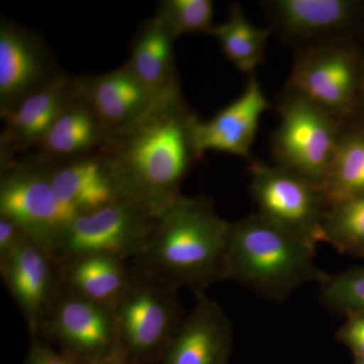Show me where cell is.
I'll return each instance as SVG.
<instances>
[{
  "label": "cell",
  "mask_w": 364,
  "mask_h": 364,
  "mask_svg": "<svg viewBox=\"0 0 364 364\" xmlns=\"http://www.w3.org/2000/svg\"><path fill=\"white\" fill-rule=\"evenodd\" d=\"M198 117L178 97L107 133L98 155L119 198L157 218L181 196L196 160L193 126Z\"/></svg>",
  "instance_id": "cell-1"
},
{
  "label": "cell",
  "mask_w": 364,
  "mask_h": 364,
  "mask_svg": "<svg viewBox=\"0 0 364 364\" xmlns=\"http://www.w3.org/2000/svg\"><path fill=\"white\" fill-rule=\"evenodd\" d=\"M232 226L210 198L181 195L155 218L134 267L177 291L205 293L224 280Z\"/></svg>",
  "instance_id": "cell-2"
},
{
  "label": "cell",
  "mask_w": 364,
  "mask_h": 364,
  "mask_svg": "<svg viewBox=\"0 0 364 364\" xmlns=\"http://www.w3.org/2000/svg\"><path fill=\"white\" fill-rule=\"evenodd\" d=\"M316 247L258 213L233 223L224 263L231 279L270 301H284L328 273L316 263Z\"/></svg>",
  "instance_id": "cell-3"
},
{
  "label": "cell",
  "mask_w": 364,
  "mask_h": 364,
  "mask_svg": "<svg viewBox=\"0 0 364 364\" xmlns=\"http://www.w3.org/2000/svg\"><path fill=\"white\" fill-rule=\"evenodd\" d=\"M177 289L133 267L126 293L112 309L117 358L124 364H156L181 327Z\"/></svg>",
  "instance_id": "cell-4"
},
{
  "label": "cell",
  "mask_w": 364,
  "mask_h": 364,
  "mask_svg": "<svg viewBox=\"0 0 364 364\" xmlns=\"http://www.w3.org/2000/svg\"><path fill=\"white\" fill-rule=\"evenodd\" d=\"M277 109L279 124L272 136L274 164L321 191L344 122L287 87Z\"/></svg>",
  "instance_id": "cell-5"
},
{
  "label": "cell",
  "mask_w": 364,
  "mask_h": 364,
  "mask_svg": "<svg viewBox=\"0 0 364 364\" xmlns=\"http://www.w3.org/2000/svg\"><path fill=\"white\" fill-rule=\"evenodd\" d=\"M364 59L351 39L296 50L287 88L340 122L353 121L360 105Z\"/></svg>",
  "instance_id": "cell-6"
},
{
  "label": "cell",
  "mask_w": 364,
  "mask_h": 364,
  "mask_svg": "<svg viewBox=\"0 0 364 364\" xmlns=\"http://www.w3.org/2000/svg\"><path fill=\"white\" fill-rule=\"evenodd\" d=\"M52 163H4L0 182V217L6 218L33 241L54 247L77 215L62 203L51 179Z\"/></svg>",
  "instance_id": "cell-7"
},
{
  "label": "cell",
  "mask_w": 364,
  "mask_h": 364,
  "mask_svg": "<svg viewBox=\"0 0 364 364\" xmlns=\"http://www.w3.org/2000/svg\"><path fill=\"white\" fill-rule=\"evenodd\" d=\"M249 172L258 214L315 247L325 242L328 207L320 189L275 164L251 160Z\"/></svg>",
  "instance_id": "cell-8"
},
{
  "label": "cell",
  "mask_w": 364,
  "mask_h": 364,
  "mask_svg": "<svg viewBox=\"0 0 364 364\" xmlns=\"http://www.w3.org/2000/svg\"><path fill=\"white\" fill-rule=\"evenodd\" d=\"M154 221L133 203L121 198L76 217L52 253L59 263L91 254L134 259L145 245Z\"/></svg>",
  "instance_id": "cell-9"
},
{
  "label": "cell",
  "mask_w": 364,
  "mask_h": 364,
  "mask_svg": "<svg viewBox=\"0 0 364 364\" xmlns=\"http://www.w3.org/2000/svg\"><path fill=\"white\" fill-rule=\"evenodd\" d=\"M272 33L303 49L351 39L364 25V4L352 0H267L260 2Z\"/></svg>",
  "instance_id": "cell-10"
},
{
  "label": "cell",
  "mask_w": 364,
  "mask_h": 364,
  "mask_svg": "<svg viewBox=\"0 0 364 364\" xmlns=\"http://www.w3.org/2000/svg\"><path fill=\"white\" fill-rule=\"evenodd\" d=\"M39 336L78 361L117 358L112 309L66 291L48 314Z\"/></svg>",
  "instance_id": "cell-11"
},
{
  "label": "cell",
  "mask_w": 364,
  "mask_h": 364,
  "mask_svg": "<svg viewBox=\"0 0 364 364\" xmlns=\"http://www.w3.org/2000/svg\"><path fill=\"white\" fill-rule=\"evenodd\" d=\"M0 274L25 318L31 337L39 336L45 318L64 291L59 261L50 249L28 238L0 261Z\"/></svg>",
  "instance_id": "cell-12"
},
{
  "label": "cell",
  "mask_w": 364,
  "mask_h": 364,
  "mask_svg": "<svg viewBox=\"0 0 364 364\" xmlns=\"http://www.w3.org/2000/svg\"><path fill=\"white\" fill-rule=\"evenodd\" d=\"M269 100L255 74L249 76L240 95L208 121L196 119L193 141L196 154L217 151L251 161L252 147L262 114L270 109Z\"/></svg>",
  "instance_id": "cell-13"
},
{
  "label": "cell",
  "mask_w": 364,
  "mask_h": 364,
  "mask_svg": "<svg viewBox=\"0 0 364 364\" xmlns=\"http://www.w3.org/2000/svg\"><path fill=\"white\" fill-rule=\"evenodd\" d=\"M233 329L224 309L205 293L184 317L176 336L156 364H229Z\"/></svg>",
  "instance_id": "cell-14"
},
{
  "label": "cell",
  "mask_w": 364,
  "mask_h": 364,
  "mask_svg": "<svg viewBox=\"0 0 364 364\" xmlns=\"http://www.w3.org/2000/svg\"><path fill=\"white\" fill-rule=\"evenodd\" d=\"M75 81L78 97L90 107L105 135L140 119L165 100L181 95L158 97L139 80L128 64Z\"/></svg>",
  "instance_id": "cell-15"
},
{
  "label": "cell",
  "mask_w": 364,
  "mask_h": 364,
  "mask_svg": "<svg viewBox=\"0 0 364 364\" xmlns=\"http://www.w3.org/2000/svg\"><path fill=\"white\" fill-rule=\"evenodd\" d=\"M50 75L42 44L23 28L9 21L0 26V111H11L26 97L44 85Z\"/></svg>",
  "instance_id": "cell-16"
},
{
  "label": "cell",
  "mask_w": 364,
  "mask_h": 364,
  "mask_svg": "<svg viewBox=\"0 0 364 364\" xmlns=\"http://www.w3.org/2000/svg\"><path fill=\"white\" fill-rule=\"evenodd\" d=\"M77 98L75 80L62 74L53 76L2 116L6 119L2 151L13 152L42 142L53 124Z\"/></svg>",
  "instance_id": "cell-17"
},
{
  "label": "cell",
  "mask_w": 364,
  "mask_h": 364,
  "mask_svg": "<svg viewBox=\"0 0 364 364\" xmlns=\"http://www.w3.org/2000/svg\"><path fill=\"white\" fill-rule=\"evenodd\" d=\"M60 264L64 291L109 309L126 293L133 274L127 260L107 254L80 256Z\"/></svg>",
  "instance_id": "cell-18"
},
{
  "label": "cell",
  "mask_w": 364,
  "mask_h": 364,
  "mask_svg": "<svg viewBox=\"0 0 364 364\" xmlns=\"http://www.w3.org/2000/svg\"><path fill=\"white\" fill-rule=\"evenodd\" d=\"M51 179L59 200L77 217L121 200L98 155L53 164Z\"/></svg>",
  "instance_id": "cell-19"
},
{
  "label": "cell",
  "mask_w": 364,
  "mask_h": 364,
  "mask_svg": "<svg viewBox=\"0 0 364 364\" xmlns=\"http://www.w3.org/2000/svg\"><path fill=\"white\" fill-rule=\"evenodd\" d=\"M174 39L159 18L147 21L134 41L128 65L146 87L158 97L181 93L173 55Z\"/></svg>",
  "instance_id": "cell-20"
},
{
  "label": "cell",
  "mask_w": 364,
  "mask_h": 364,
  "mask_svg": "<svg viewBox=\"0 0 364 364\" xmlns=\"http://www.w3.org/2000/svg\"><path fill=\"white\" fill-rule=\"evenodd\" d=\"M321 193L328 208L364 195V122H344Z\"/></svg>",
  "instance_id": "cell-21"
},
{
  "label": "cell",
  "mask_w": 364,
  "mask_h": 364,
  "mask_svg": "<svg viewBox=\"0 0 364 364\" xmlns=\"http://www.w3.org/2000/svg\"><path fill=\"white\" fill-rule=\"evenodd\" d=\"M272 32L248 20L239 4L230 6L229 16L213 28L210 35L219 41L226 58L242 73L249 76L262 63L267 42Z\"/></svg>",
  "instance_id": "cell-22"
},
{
  "label": "cell",
  "mask_w": 364,
  "mask_h": 364,
  "mask_svg": "<svg viewBox=\"0 0 364 364\" xmlns=\"http://www.w3.org/2000/svg\"><path fill=\"white\" fill-rule=\"evenodd\" d=\"M105 132L90 107L80 97L53 124L41 145L55 156H72L102 143Z\"/></svg>",
  "instance_id": "cell-23"
},
{
  "label": "cell",
  "mask_w": 364,
  "mask_h": 364,
  "mask_svg": "<svg viewBox=\"0 0 364 364\" xmlns=\"http://www.w3.org/2000/svg\"><path fill=\"white\" fill-rule=\"evenodd\" d=\"M324 237L341 252L364 257V195L328 208Z\"/></svg>",
  "instance_id": "cell-24"
},
{
  "label": "cell",
  "mask_w": 364,
  "mask_h": 364,
  "mask_svg": "<svg viewBox=\"0 0 364 364\" xmlns=\"http://www.w3.org/2000/svg\"><path fill=\"white\" fill-rule=\"evenodd\" d=\"M156 16L174 40L186 33L210 35L215 26L214 4L210 0H165Z\"/></svg>",
  "instance_id": "cell-25"
},
{
  "label": "cell",
  "mask_w": 364,
  "mask_h": 364,
  "mask_svg": "<svg viewBox=\"0 0 364 364\" xmlns=\"http://www.w3.org/2000/svg\"><path fill=\"white\" fill-rule=\"evenodd\" d=\"M321 301L336 313H364V267L329 274L320 284Z\"/></svg>",
  "instance_id": "cell-26"
},
{
  "label": "cell",
  "mask_w": 364,
  "mask_h": 364,
  "mask_svg": "<svg viewBox=\"0 0 364 364\" xmlns=\"http://www.w3.org/2000/svg\"><path fill=\"white\" fill-rule=\"evenodd\" d=\"M23 364H79L78 360L60 351L40 336L31 337V346Z\"/></svg>",
  "instance_id": "cell-27"
},
{
  "label": "cell",
  "mask_w": 364,
  "mask_h": 364,
  "mask_svg": "<svg viewBox=\"0 0 364 364\" xmlns=\"http://www.w3.org/2000/svg\"><path fill=\"white\" fill-rule=\"evenodd\" d=\"M336 339L354 355H364V313L346 315V322L337 331Z\"/></svg>",
  "instance_id": "cell-28"
},
{
  "label": "cell",
  "mask_w": 364,
  "mask_h": 364,
  "mask_svg": "<svg viewBox=\"0 0 364 364\" xmlns=\"http://www.w3.org/2000/svg\"><path fill=\"white\" fill-rule=\"evenodd\" d=\"M30 238L16 223L0 217V261H4Z\"/></svg>",
  "instance_id": "cell-29"
},
{
  "label": "cell",
  "mask_w": 364,
  "mask_h": 364,
  "mask_svg": "<svg viewBox=\"0 0 364 364\" xmlns=\"http://www.w3.org/2000/svg\"><path fill=\"white\" fill-rule=\"evenodd\" d=\"M79 364H124L121 359L117 358L102 359L95 361H78Z\"/></svg>",
  "instance_id": "cell-30"
},
{
  "label": "cell",
  "mask_w": 364,
  "mask_h": 364,
  "mask_svg": "<svg viewBox=\"0 0 364 364\" xmlns=\"http://www.w3.org/2000/svg\"><path fill=\"white\" fill-rule=\"evenodd\" d=\"M363 109V111H364V71H363V88H361L360 105H359V109Z\"/></svg>",
  "instance_id": "cell-31"
},
{
  "label": "cell",
  "mask_w": 364,
  "mask_h": 364,
  "mask_svg": "<svg viewBox=\"0 0 364 364\" xmlns=\"http://www.w3.org/2000/svg\"><path fill=\"white\" fill-rule=\"evenodd\" d=\"M354 364H364V355H355V363Z\"/></svg>",
  "instance_id": "cell-32"
}]
</instances>
